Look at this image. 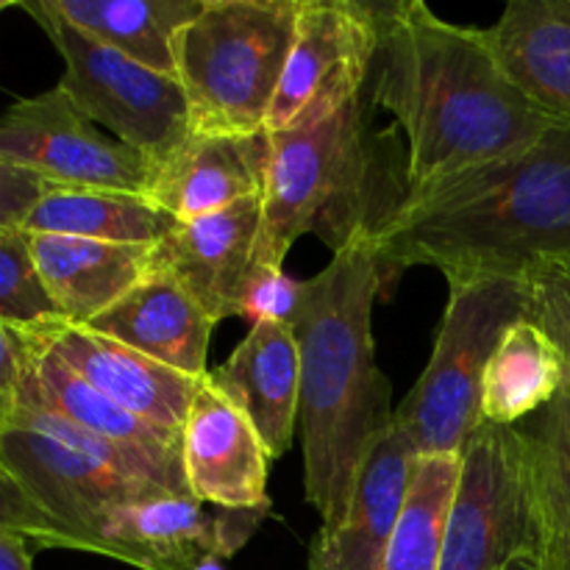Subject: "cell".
Masks as SVG:
<instances>
[{
	"label": "cell",
	"mask_w": 570,
	"mask_h": 570,
	"mask_svg": "<svg viewBox=\"0 0 570 570\" xmlns=\"http://www.w3.org/2000/svg\"><path fill=\"white\" fill-rule=\"evenodd\" d=\"M259 226L262 198L178 223L150 250V271L170 273L215 323L243 315Z\"/></svg>",
	"instance_id": "cell-14"
},
{
	"label": "cell",
	"mask_w": 570,
	"mask_h": 570,
	"mask_svg": "<svg viewBox=\"0 0 570 570\" xmlns=\"http://www.w3.org/2000/svg\"><path fill=\"white\" fill-rule=\"evenodd\" d=\"M379 28L362 0H301L267 131L306 126L365 95Z\"/></svg>",
	"instance_id": "cell-11"
},
{
	"label": "cell",
	"mask_w": 570,
	"mask_h": 570,
	"mask_svg": "<svg viewBox=\"0 0 570 570\" xmlns=\"http://www.w3.org/2000/svg\"><path fill=\"white\" fill-rule=\"evenodd\" d=\"M415 445L404 429L390 423L373 443L348 518L337 529H321L312 546L309 570H382L395 523L406 501Z\"/></svg>",
	"instance_id": "cell-18"
},
{
	"label": "cell",
	"mask_w": 570,
	"mask_h": 570,
	"mask_svg": "<svg viewBox=\"0 0 570 570\" xmlns=\"http://www.w3.org/2000/svg\"><path fill=\"white\" fill-rule=\"evenodd\" d=\"M28 356H31V348H28L26 332L0 321V421L14 406L22 376H26Z\"/></svg>",
	"instance_id": "cell-34"
},
{
	"label": "cell",
	"mask_w": 570,
	"mask_h": 570,
	"mask_svg": "<svg viewBox=\"0 0 570 570\" xmlns=\"http://www.w3.org/2000/svg\"><path fill=\"white\" fill-rule=\"evenodd\" d=\"M510 570H543V566H540V560H523L515 562Z\"/></svg>",
	"instance_id": "cell-36"
},
{
	"label": "cell",
	"mask_w": 570,
	"mask_h": 570,
	"mask_svg": "<svg viewBox=\"0 0 570 570\" xmlns=\"http://www.w3.org/2000/svg\"><path fill=\"white\" fill-rule=\"evenodd\" d=\"M0 570H33L26 538L0 532Z\"/></svg>",
	"instance_id": "cell-35"
},
{
	"label": "cell",
	"mask_w": 570,
	"mask_h": 570,
	"mask_svg": "<svg viewBox=\"0 0 570 570\" xmlns=\"http://www.w3.org/2000/svg\"><path fill=\"white\" fill-rule=\"evenodd\" d=\"M48 189L50 184L37 173L0 156V226H26L28 215Z\"/></svg>",
	"instance_id": "cell-33"
},
{
	"label": "cell",
	"mask_w": 570,
	"mask_h": 570,
	"mask_svg": "<svg viewBox=\"0 0 570 570\" xmlns=\"http://www.w3.org/2000/svg\"><path fill=\"white\" fill-rule=\"evenodd\" d=\"M0 460L20 479L33 504L61 529L67 549L89 554H100V527L111 512L131 501L165 495V490L45 432L17 404L0 421Z\"/></svg>",
	"instance_id": "cell-9"
},
{
	"label": "cell",
	"mask_w": 570,
	"mask_h": 570,
	"mask_svg": "<svg viewBox=\"0 0 570 570\" xmlns=\"http://www.w3.org/2000/svg\"><path fill=\"white\" fill-rule=\"evenodd\" d=\"M215 326L204 306L161 271H150L111 309L89 323L95 332L193 379L209 373L206 354Z\"/></svg>",
	"instance_id": "cell-20"
},
{
	"label": "cell",
	"mask_w": 570,
	"mask_h": 570,
	"mask_svg": "<svg viewBox=\"0 0 570 570\" xmlns=\"http://www.w3.org/2000/svg\"><path fill=\"white\" fill-rule=\"evenodd\" d=\"M273 159L271 131L193 134L150 178L148 198L178 223L265 195Z\"/></svg>",
	"instance_id": "cell-17"
},
{
	"label": "cell",
	"mask_w": 570,
	"mask_h": 570,
	"mask_svg": "<svg viewBox=\"0 0 570 570\" xmlns=\"http://www.w3.org/2000/svg\"><path fill=\"white\" fill-rule=\"evenodd\" d=\"M271 512L209 507L195 495H150L111 512L100 527V557L139 570H195L234 557Z\"/></svg>",
	"instance_id": "cell-12"
},
{
	"label": "cell",
	"mask_w": 570,
	"mask_h": 570,
	"mask_svg": "<svg viewBox=\"0 0 570 570\" xmlns=\"http://www.w3.org/2000/svg\"><path fill=\"white\" fill-rule=\"evenodd\" d=\"M460 476V454L415 456L404 510L382 570H440L445 521Z\"/></svg>",
	"instance_id": "cell-26"
},
{
	"label": "cell",
	"mask_w": 570,
	"mask_h": 570,
	"mask_svg": "<svg viewBox=\"0 0 570 570\" xmlns=\"http://www.w3.org/2000/svg\"><path fill=\"white\" fill-rule=\"evenodd\" d=\"M379 293L382 267L373 237H360L317 276L301 282L289 321L301 354L306 501L328 532L348 518L362 465L395 415L373 348Z\"/></svg>",
	"instance_id": "cell-3"
},
{
	"label": "cell",
	"mask_w": 570,
	"mask_h": 570,
	"mask_svg": "<svg viewBox=\"0 0 570 570\" xmlns=\"http://www.w3.org/2000/svg\"><path fill=\"white\" fill-rule=\"evenodd\" d=\"M488 37L512 81L570 126V0H512Z\"/></svg>",
	"instance_id": "cell-22"
},
{
	"label": "cell",
	"mask_w": 570,
	"mask_h": 570,
	"mask_svg": "<svg viewBox=\"0 0 570 570\" xmlns=\"http://www.w3.org/2000/svg\"><path fill=\"white\" fill-rule=\"evenodd\" d=\"M181 460L189 495L223 510L271 504V454L259 432L228 395L200 382L181 432Z\"/></svg>",
	"instance_id": "cell-15"
},
{
	"label": "cell",
	"mask_w": 570,
	"mask_h": 570,
	"mask_svg": "<svg viewBox=\"0 0 570 570\" xmlns=\"http://www.w3.org/2000/svg\"><path fill=\"white\" fill-rule=\"evenodd\" d=\"M9 6H14V0H0V11L9 9Z\"/></svg>",
	"instance_id": "cell-38"
},
{
	"label": "cell",
	"mask_w": 570,
	"mask_h": 570,
	"mask_svg": "<svg viewBox=\"0 0 570 570\" xmlns=\"http://www.w3.org/2000/svg\"><path fill=\"white\" fill-rule=\"evenodd\" d=\"M209 382L248 415L271 460L293 449L301 406V354L287 323H254Z\"/></svg>",
	"instance_id": "cell-19"
},
{
	"label": "cell",
	"mask_w": 570,
	"mask_h": 570,
	"mask_svg": "<svg viewBox=\"0 0 570 570\" xmlns=\"http://www.w3.org/2000/svg\"><path fill=\"white\" fill-rule=\"evenodd\" d=\"M301 301V282H293L287 273H256L250 278L248 295H245L243 315L248 321H278L287 323L293 321L295 309Z\"/></svg>",
	"instance_id": "cell-32"
},
{
	"label": "cell",
	"mask_w": 570,
	"mask_h": 570,
	"mask_svg": "<svg viewBox=\"0 0 570 570\" xmlns=\"http://www.w3.org/2000/svg\"><path fill=\"white\" fill-rule=\"evenodd\" d=\"M31 334L122 410L170 432H184L189 406L204 379L184 376L89 326L56 321L31 328Z\"/></svg>",
	"instance_id": "cell-16"
},
{
	"label": "cell",
	"mask_w": 570,
	"mask_h": 570,
	"mask_svg": "<svg viewBox=\"0 0 570 570\" xmlns=\"http://www.w3.org/2000/svg\"><path fill=\"white\" fill-rule=\"evenodd\" d=\"M568 379V362L534 321L512 323L490 356L482 382V423L521 426L554 401Z\"/></svg>",
	"instance_id": "cell-24"
},
{
	"label": "cell",
	"mask_w": 570,
	"mask_h": 570,
	"mask_svg": "<svg viewBox=\"0 0 570 570\" xmlns=\"http://www.w3.org/2000/svg\"><path fill=\"white\" fill-rule=\"evenodd\" d=\"M271 137L254 276L284 273L289 248L304 234L321 237L334 254L373 237L410 195L406 165L367 126L365 95L323 120Z\"/></svg>",
	"instance_id": "cell-4"
},
{
	"label": "cell",
	"mask_w": 570,
	"mask_h": 570,
	"mask_svg": "<svg viewBox=\"0 0 570 570\" xmlns=\"http://www.w3.org/2000/svg\"><path fill=\"white\" fill-rule=\"evenodd\" d=\"M538 460L570 490V371L560 393L538 415L521 423Z\"/></svg>",
	"instance_id": "cell-30"
},
{
	"label": "cell",
	"mask_w": 570,
	"mask_h": 570,
	"mask_svg": "<svg viewBox=\"0 0 570 570\" xmlns=\"http://www.w3.org/2000/svg\"><path fill=\"white\" fill-rule=\"evenodd\" d=\"M0 532L20 534L42 549H67L61 529L33 504L20 479L0 460Z\"/></svg>",
	"instance_id": "cell-31"
},
{
	"label": "cell",
	"mask_w": 570,
	"mask_h": 570,
	"mask_svg": "<svg viewBox=\"0 0 570 570\" xmlns=\"http://www.w3.org/2000/svg\"><path fill=\"white\" fill-rule=\"evenodd\" d=\"M527 293L529 321L554 340L570 371V256L534 267L527 276Z\"/></svg>",
	"instance_id": "cell-28"
},
{
	"label": "cell",
	"mask_w": 570,
	"mask_h": 570,
	"mask_svg": "<svg viewBox=\"0 0 570 570\" xmlns=\"http://www.w3.org/2000/svg\"><path fill=\"white\" fill-rule=\"evenodd\" d=\"M540 560L532 449L521 426L482 423L460 451L440 570H510Z\"/></svg>",
	"instance_id": "cell-7"
},
{
	"label": "cell",
	"mask_w": 570,
	"mask_h": 570,
	"mask_svg": "<svg viewBox=\"0 0 570 570\" xmlns=\"http://www.w3.org/2000/svg\"><path fill=\"white\" fill-rule=\"evenodd\" d=\"M371 11L379 45L365 100L404 128L410 189L518 154L560 126L501 67L488 31L440 20L421 0Z\"/></svg>",
	"instance_id": "cell-1"
},
{
	"label": "cell",
	"mask_w": 570,
	"mask_h": 570,
	"mask_svg": "<svg viewBox=\"0 0 570 570\" xmlns=\"http://www.w3.org/2000/svg\"><path fill=\"white\" fill-rule=\"evenodd\" d=\"M178 226L148 195L50 187L26 220L28 234H67L122 245H156Z\"/></svg>",
	"instance_id": "cell-25"
},
{
	"label": "cell",
	"mask_w": 570,
	"mask_h": 570,
	"mask_svg": "<svg viewBox=\"0 0 570 570\" xmlns=\"http://www.w3.org/2000/svg\"><path fill=\"white\" fill-rule=\"evenodd\" d=\"M0 156L50 187L145 195L156 167L95 128L61 87L11 104L0 115Z\"/></svg>",
	"instance_id": "cell-10"
},
{
	"label": "cell",
	"mask_w": 570,
	"mask_h": 570,
	"mask_svg": "<svg viewBox=\"0 0 570 570\" xmlns=\"http://www.w3.org/2000/svg\"><path fill=\"white\" fill-rule=\"evenodd\" d=\"M382 287L415 265L438 267L449 287L484 278L527 282L570 256V126L529 148L410 189L373 234Z\"/></svg>",
	"instance_id": "cell-2"
},
{
	"label": "cell",
	"mask_w": 570,
	"mask_h": 570,
	"mask_svg": "<svg viewBox=\"0 0 570 570\" xmlns=\"http://www.w3.org/2000/svg\"><path fill=\"white\" fill-rule=\"evenodd\" d=\"M26 337L31 356H28L17 399L65 417L81 432L120 451L139 473V479L154 488L173 495H189L181 460V434L122 410L120 404L98 393L92 384L83 382L31 332H26Z\"/></svg>",
	"instance_id": "cell-13"
},
{
	"label": "cell",
	"mask_w": 570,
	"mask_h": 570,
	"mask_svg": "<svg viewBox=\"0 0 570 570\" xmlns=\"http://www.w3.org/2000/svg\"><path fill=\"white\" fill-rule=\"evenodd\" d=\"M523 317H529L527 282L484 278L451 287L432 360L395 410V423L417 456L460 454L482 426L484 371L507 328Z\"/></svg>",
	"instance_id": "cell-6"
},
{
	"label": "cell",
	"mask_w": 570,
	"mask_h": 570,
	"mask_svg": "<svg viewBox=\"0 0 570 570\" xmlns=\"http://www.w3.org/2000/svg\"><path fill=\"white\" fill-rule=\"evenodd\" d=\"M532 465L540 510V566L543 570H570V490L538 460L534 449Z\"/></svg>",
	"instance_id": "cell-29"
},
{
	"label": "cell",
	"mask_w": 570,
	"mask_h": 570,
	"mask_svg": "<svg viewBox=\"0 0 570 570\" xmlns=\"http://www.w3.org/2000/svg\"><path fill=\"white\" fill-rule=\"evenodd\" d=\"M195 570H223V562L220 560H209V562H204V566L195 568Z\"/></svg>",
	"instance_id": "cell-37"
},
{
	"label": "cell",
	"mask_w": 570,
	"mask_h": 570,
	"mask_svg": "<svg viewBox=\"0 0 570 570\" xmlns=\"http://www.w3.org/2000/svg\"><path fill=\"white\" fill-rule=\"evenodd\" d=\"M65 61L59 87L92 122L109 128L117 142L137 150L154 167L165 165L189 137V106L181 81L165 76L95 39L42 9L22 3Z\"/></svg>",
	"instance_id": "cell-8"
},
{
	"label": "cell",
	"mask_w": 570,
	"mask_h": 570,
	"mask_svg": "<svg viewBox=\"0 0 570 570\" xmlns=\"http://www.w3.org/2000/svg\"><path fill=\"white\" fill-rule=\"evenodd\" d=\"M83 37L176 76V42L206 0H39Z\"/></svg>",
	"instance_id": "cell-23"
},
{
	"label": "cell",
	"mask_w": 570,
	"mask_h": 570,
	"mask_svg": "<svg viewBox=\"0 0 570 570\" xmlns=\"http://www.w3.org/2000/svg\"><path fill=\"white\" fill-rule=\"evenodd\" d=\"M0 321L22 332L61 321L39 278L31 234L22 226H0Z\"/></svg>",
	"instance_id": "cell-27"
},
{
	"label": "cell",
	"mask_w": 570,
	"mask_h": 570,
	"mask_svg": "<svg viewBox=\"0 0 570 570\" xmlns=\"http://www.w3.org/2000/svg\"><path fill=\"white\" fill-rule=\"evenodd\" d=\"M301 0H206L176 42L193 134L265 131Z\"/></svg>",
	"instance_id": "cell-5"
},
{
	"label": "cell",
	"mask_w": 570,
	"mask_h": 570,
	"mask_svg": "<svg viewBox=\"0 0 570 570\" xmlns=\"http://www.w3.org/2000/svg\"><path fill=\"white\" fill-rule=\"evenodd\" d=\"M154 245L100 243L67 234H31L39 278L61 321L89 326L150 273Z\"/></svg>",
	"instance_id": "cell-21"
}]
</instances>
